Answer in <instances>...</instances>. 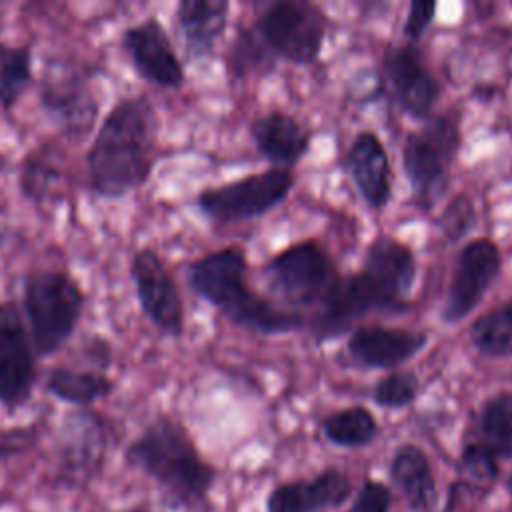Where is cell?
<instances>
[{"mask_svg": "<svg viewBox=\"0 0 512 512\" xmlns=\"http://www.w3.org/2000/svg\"><path fill=\"white\" fill-rule=\"evenodd\" d=\"M502 268V254L494 240L474 238L462 246L456 256L442 320L446 324L462 322L486 296Z\"/></svg>", "mask_w": 512, "mask_h": 512, "instance_id": "cell-14", "label": "cell"}, {"mask_svg": "<svg viewBox=\"0 0 512 512\" xmlns=\"http://www.w3.org/2000/svg\"><path fill=\"white\" fill-rule=\"evenodd\" d=\"M476 440L498 460L512 458V392H498L484 400L476 420Z\"/></svg>", "mask_w": 512, "mask_h": 512, "instance_id": "cell-27", "label": "cell"}, {"mask_svg": "<svg viewBox=\"0 0 512 512\" xmlns=\"http://www.w3.org/2000/svg\"><path fill=\"white\" fill-rule=\"evenodd\" d=\"M460 144V116L456 112L432 114L422 128L406 134L402 168L422 210L434 208L444 194Z\"/></svg>", "mask_w": 512, "mask_h": 512, "instance_id": "cell-7", "label": "cell"}, {"mask_svg": "<svg viewBox=\"0 0 512 512\" xmlns=\"http://www.w3.org/2000/svg\"><path fill=\"white\" fill-rule=\"evenodd\" d=\"M428 344V334L398 326H356L348 336V356L362 368H398Z\"/></svg>", "mask_w": 512, "mask_h": 512, "instance_id": "cell-18", "label": "cell"}, {"mask_svg": "<svg viewBox=\"0 0 512 512\" xmlns=\"http://www.w3.org/2000/svg\"><path fill=\"white\" fill-rule=\"evenodd\" d=\"M390 480L414 512H428L436 502V482L432 466L422 448L402 444L388 466Z\"/></svg>", "mask_w": 512, "mask_h": 512, "instance_id": "cell-24", "label": "cell"}, {"mask_svg": "<svg viewBox=\"0 0 512 512\" xmlns=\"http://www.w3.org/2000/svg\"><path fill=\"white\" fill-rule=\"evenodd\" d=\"M20 310L36 356L50 358L76 334L86 292L68 268H36L22 278Z\"/></svg>", "mask_w": 512, "mask_h": 512, "instance_id": "cell-4", "label": "cell"}, {"mask_svg": "<svg viewBox=\"0 0 512 512\" xmlns=\"http://www.w3.org/2000/svg\"><path fill=\"white\" fill-rule=\"evenodd\" d=\"M476 204L468 192L454 194L442 208L436 226L448 244H456L476 226Z\"/></svg>", "mask_w": 512, "mask_h": 512, "instance_id": "cell-31", "label": "cell"}, {"mask_svg": "<svg viewBox=\"0 0 512 512\" xmlns=\"http://www.w3.org/2000/svg\"><path fill=\"white\" fill-rule=\"evenodd\" d=\"M74 364L108 372L112 364V344L102 334H86L74 352Z\"/></svg>", "mask_w": 512, "mask_h": 512, "instance_id": "cell-35", "label": "cell"}, {"mask_svg": "<svg viewBox=\"0 0 512 512\" xmlns=\"http://www.w3.org/2000/svg\"><path fill=\"white\" fill-rule=\"evenodd\" d=\"M506 488H508V492L512 494V472H510V476L506 478Z\"/></svg>", "mask_w": 512, "mask_h": 512, "instance_id": "cell-38", "label": "cell"}, {"mask_svg": "<svg viewBox=\"0 0 512 512\" xmlns=\"http://www.w3.org/2000/svg\"><path fill=\"white\" fill-rule=\"evenodd\" d=\"M292 186V170L274 166L220 186H208L196 194L194 204L214 224H238L268 214L290 194Z\"/></svg>", "mask_w": 512, "mask_h": 512, "instance_id": "cell-9", "label": "cell"}, {"mask_svg": "<svg viewBox=\"0 0 512 512\" xmlns=\"http://www.w3.org/2000/svg\"><path fill=\"white\" fill-rule=\"evenodd\" d=\"M64 178L60 150L54 144H38L24 152L16 168V188L20 196L40 208L44 206Z\"/></svg>", "mask_w": 512, "mask_h": 512, "instance_id": "cell-25", "label": "cell"}, {"mask_svg": "<svg viewBox=\"0 0 512 512\" xmlns=\"http://www.w3.org/2000/svg\"><path fill=\"white\" fill-rule=\"evenodd\" d=\"M384 78L404 114L428 120L440 98V82L412 44L388 46L382 58Z\"/></svg>", "mask_w": 512, "mask_h": 512, "instance_id": "cell-16", "label": "cell"}, {"mask_svg": "<svg viewBox=\"0 0 512 512\" xmlns=\"http://www.w3.org/2000/svg\"><path fill=\"white\" fill-rule=\"evenodd\" d=\"M260 272L268 290L296 308H318L340 278L330 252L314 238L276 252Z\"/></svg>", "mask_w": 512, "mask_h": 512, "instance_id": "cell-8", "label": "cell"}, {"mask_svg": "<svg viewBox=\"0 0 512 512\" xmlns=\"http://www.w3.org/2000/svg\"><path fill=\"white\" fill-rule=\"evenodd\" d=\"M38 384V356L14 300L0 302V408L20 410Z\"/></svg>", "mask_w": 512, "mask_h": 512, "instance_id": "cell-12", "label": "cell"}, {"mask_svg": "<svg viewBox=\"0 0 512 512\" xmlns=\"http://www.w3.org/2000/svg\"><path fill=\"white\" fill-rule=\"evenodd\" d=\"M160 118L146 94L120 96L98 122L84 152L86 188L100 200H124L152 178Z\"/></svg>", "mask_w": 512, "mask_h": 512, "instance_id": "cell-1", "label": "cell"}, {"mask_svg": "<svg viewBox=\"0 0 512 512\" xmlns=\"http://www.w3.org/2000/svg\"><path fill=\"white\" fill-rule=\"evenodd\" d=\"M34 84V52L30 44L0 38V110L12 114Z\"/></svg>", "mask_w": 512, "mask_h": 512, "instance_id": "cell-26", "label": "cell"}, {"mask_svg": "<svg viewBox=\"0 0 512 512\" xmlns=\"http://www.w3.org/2000/svg\"><path fill=\"white\" fill-rule=\"evenodd\" d=\"M380 432L374 414L364 406H348L328 414L322 420V434L328 442L344 448L370 444Z\"/></svg>", "mask_w": 512, "mask_h": 512, "instance_id": "cell-29", "label": "cell"}, {"mask_svg": "<svg viewBox=\"0 0 512 512\" xmlns=\"http://www.w3.org/2000/svg\"><path fill=\"white\" fill-rule=\"evenodd\" d=\"M116 422L94 408H70L52 432V482L64 490L92 486L118 442Z\"/></svg>", "mask_w": 512, "mask_h": 512, "instance_id": "cell-5", "label": "cell"}, {"mask_svg": "<svg viewBox=\"0 0 512 512\" xmlns=\"http://www.w3.org/2000/svg\"><path fill=\"white\" fill-rule=\"evenodd\" d=\"M418 376L412 370H392L380 378L372 390V398L382 408H404L418 396Z\"/></svg>", "mask_w": 512, "mask_h": 512, "instance_id": "cell-32", "label": "cell"}, {"mask_svg": "<svg viewBox=\"0 0 512 512\" xmlns=\"http://www.w3.org/2000/svg\"><path fill=\"white\" fill-rule=\"evenodd\" d=\"M2 506H4V498L0 496V508H2Z\"/></svg>", "mask_w": 512, "mask_h": 512, "instance_id": "cell-40", "label": "cell"}, {"mask_svg": "<svg viewBox=\"0 0 512 512\" xmlns=\"http://www.w3.org/2000/svg\"><path fill=\"white\" fill-rule=\"evenodd\" d=\"M352 492L350 478L338 468H326L310 480L278 484L266 500L268 512H322L340 506Z\"/></svg>", "mask_w": 512, "mask_h": 512, "instance_id": "cell-21", "label": "cell"}, {"mask_svg": "<svg viewBox=\"0 0 512 512\" xmlns=\"http://www.w3.org/2000/svg\"><path fill=\"white\" fill-rule=\"evenodd\" d=\"M228 12V0H180L174 6L172 22L188 60H202L214 54L228 26Z\"/></svg>", "mask_w": 512, "mask_h": 512, "instance_id": "cell-20", "label": "cell"}, {"mask_svg": "<svg viewBox=\"0 0 512 512\" xmlns=\"http://www.w3.org/2000/svg\"><path fill=\"white\" fill-rule=\"evenodd\" d=\"M510 4H512V2H510Z\"/></svg>", "mask_w": 512, "mask_h": 512, "instance_id": "cell-41", "label": "cell"}, {"mask_svg": "<svg viewBox=\"0 0 512 512\" xmlns=\"http://www.w3.org/2000/svg\"><path fill=\"white\" fill-rule=\"evenodd\" d=\"M390 510V490L376 480H366L356 494L348 512H388Z\"/></svg>", "mask_w": 512, "mask_h": 512, "instance_id": "cell-36", "label": "cell"}, {"mask_svg": "<svg viewBox=\"0 0 512 512\" xmlns=\"http://www.w3.org/2000/svg\"><path fill=\"white\" fill-rule=\"evenodd\" d=\"M470 342L482 356H512V298L496 304L472 322Z\"/></svg>", "mask_w": 512, "mask_h": 512, "instance_id": "cell-28", "label": "cell"}, {"mask_svg": "<svg viewBox=\"0 0 512 512\" xmlns=\"http://www.w3.org/2000/svg\"><path fill=\"white\" fill-rule=\"evenodd\" d=\"M120 48L128 58L130 68L144 82L164 90H178L184 86V62L178 56L166 26L154 14L126 26L120 34Z\"/></svg>", "mask_w": 512, "mask_h": 512, "instance_id": "cell-13", "label": "cell"}, {"mask_svg": "<svg viewBox=\"0 0 512 512\" xmlns=\"http://www.w3.org/2000/svg\"><path fill=\"white\" fill-rule=\"evenodd\" d=\"M252 26L276 58L306 66L322 52L328 20L312 2L278 0L268 4Z\"/></svg>", "mask_w": 512, "mask_h": 512, "instance_id": "cell-10", "label": "cell"}, {"mask_svg": "<svg viewBox=\"0 0 512 512\" xmlns=\"http://www.w3.org/2000/svg\"><path fill=\"white\" fill-rule=\"evenodd\" d=\"M96 64L74 56H48L38 78V104L68 142H84L98 126Z\"/></svg>", "mask_w": 512, "mask_h": 512, "instance_id": "cell-6", "label": "cell"}, {"mask_svg": "<svg viewBox=\"0 0 512 512\" xmlns=\"http://www.w3.org/2000/svg\"><path fill=\"white\" fill-rule=\"evenodd\" d=\"M124 462L182 506L204 502L216 480V468L202 458L188 428L168 414L154 416L126 444Z\"/></svg>", "mask_w": 512, "mask_h": 512, "instance_id": "cell-3", "label": "cell"}, {"mask_svg": "<svg viewBox=\"0 0 512 512\" xmlns=\"http://www.w3.org/2000/svg\"><path fill=\"white\" fill-rule=\"evenodd\" d=\"M118 388L116 378L108 372L92 370L80 364H58L44 376L42 390L72 408H92L96 402L110 398Z\"/></svg>", "mask_w": 512, "mask_h": 512, "instance_id": "cell-23", "label": "cell"}, {"mask_svg": "<svg viewBox=\"0 0 512 512\" xmlns=\"http://www.w3.org/2000/svg\"><path fill=\"white\" fill-rule=\"evenodd\" d=\"M128 278L142 316L166 338H182L186 330L184 300L178 282L152 246H140L128 262Z\"/></svg>", "mask_w": 512, "mask_h": 512, "instance_id": "cell-11", "label": "cell"}, {"mask_svg": "<svg viewBox=\"0 0 512 512\" xmlns=\"http://www.w3.org/2000/svg\"><path fill=\"white\" fill-rule=\"evenodd\" d=\"M122 512H150V510H144V508H126Z\"/></svg>", "mask_w": 512, "mask_h": 512, "instance_id": "cell-39", "label": "cell"}, {"mask_svg": "<svg viewBox=\"0 0 512 512\" xmlns=\"http://www.w3.org/2000/svg\"><path fill=\"white\" fill-rule=\"evenodd\" d=\"M436 2H424V0H412L408 4V14L404 20V36L410 42L420 40L426 30L430 28L434 16H436Z\"/></svg>", "mask_w": 512, "mask_h": 512, "instance_id": "cell-37", "label": "cell"}, {"mask_svg": "<svg viewBox=\"0 0 512 512\" xmlns=\"http://www.w3.org/2000/svg\"><path fill=\"white\" fill-rule=\"evenodd\" d=\"M344 168L364 202L374 210H384L392 198V166L378 134L364 130L348 146Z\"/></svg>", "mask_w": 512, "mask_h": 512, "instance_id": "cell-19", "label": "cell"}, {"mask_svg": "<svg viewBox=\"0 0 512 512\" xmlns=\"http://www.w3.org/2000/svg\"><path fill=\"white\" fill-rule=\"evenodd\" d=\"M274 54L268 50V46L260 40L254 26L244 28L236 34L234 42L230 44L226 52V72L230 80H242L248 74L260 70L266 72L272 68Z\"/></svg>", "mask_w": 512, "mask_h": 512, "instance_id": "cell-30", "label": "cell"}, {"mask_svg": "<svg viewBox=\"0 0 512 512\" xmlns=\"http://www.w3.org/2000/svg\"><path fill=\"white\" fill-rule=\"evenodd\" d=\"M48 434L46 418H38L26 424L0 428V462L20 458L38 448Z\"/></svg>", "mask_w": 512, "mask_h": 512, "instance_id": "cell-33", "label": "cell"}, {"mask_svg": "<svg viewBox=\"0 0 512 512\" xmlns=\"http://www.w3.org/2000/svg\"><path fill=\"white\" fill-rule=\"evenodd\" d=\"M362 272L376 286L392 314L408 310V296L416 282V256L408 244L390 236H376L364 252Z\"/></svg>", "mask_w": 512, "mask_h": 512, "instance_id": "cell-17", "label": "cell"}, {"mask_svg": "<svg viewBox=\"0 0 512 512\" xmlns=\"http://www.w3.org/2000/svg\"><path fill=\"white\" fill-rule=\"evenodd\" d=\"M374 312L392 314L370 278L362 270L340 276L326 300L316 308L310 324L312 336L316 342L340 338L360 318Z\"/></svg>", "mask_w": 512, "mask_h": 512, "instance_id": "cell-15", "label": "cell"}, {"mask_svg": "<svg viewBox=\"0 0 512 512\" xmlns=\"http://www.w3.org/2000/svg\"><path fill=\"white\" fill-rule=\"evenodd\" d=\"M248 132L256 150L276 164V168L290 170L310 150V132L296 116L284 110H270L256 116Z\"/></svg>", "mask_w": 512, "mask_h": 512, "instance_id": "cell-22", "label": "cell"}, {"mask_svg": "<svg viewBox=\"0 0 512 512\" xmlns=\"http://www.w3.org/2000/svg\"><path fill=\"white\" fill-rule=\"evenodd\" d=\"M458 470L464 476L466 484L482 490L490 488L500 472L498 458L478 442H470L464 446L458 460Z\"/></svg>", "mask_w": 512, "mask_h": 512, "instance_id": "cell-34", "label": "cell"}, {"mask_svg": "<svg viewBox=\"0 0 512 512\" xmlns=\"http://www.w3.org/2000/svg\"><path fill=\"white\" fill-rule=\"evenodd\" d=\"M246 274V252L238 244L212 250L186 266L190 290L230 324L260 334H286L304 328L302 312L280 308L258 294L248 284Z\"/></svg>", "mask_w": 512, "mask_h": 512, "instance_id": "cell-2", "label": "cell"}]
</instances>
